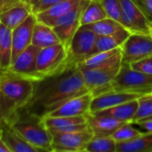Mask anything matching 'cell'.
Instances as JSON below:
<instances>
[{
  "label": "cell",
  "instance_id": "1",
  "mask_svg": "<svg viewBox=\"0 0 152 152\" xmlns=\"http://www.w3.org/2000/svg\"><path fill=\"white\" fill-rule=\"evenodd\" d=\"M89 92L78 65L73 64L56 75L36 81L32 99L26 107L44 117L67 100Z\"/></svg>",
  "mask_w": 152,
  "mask_h": 152
},
{
  "label": "cell",
  "instance_id": "2",
  "mask_svg": "<svg viewBox=\"0 0 152 152\" xmlns=\"http://www.w3.org/2000/svg\"><path fill=\"white\" fill-rule=\"evenodd\" d=\"M2 120L6 121L29 143L41 152H52V135L43 117L33 113L27 107H22Z\"/></svg>",
  "mask_w": 152,
  "mask_h": 152
},
{
  "label": "cell",
  "instance_id": "3",
  "mask_svg": "<svg viewBox=\"0 0 152 152\" xmlns=\"http://www.w3.org/2000/svg\"><path fill=\"white\" fill-rule=\"evenodd\" d=\"M35 82L10 69L0 71V120L5 119L14 110L26 107L32 99Z\"/></svg>",
  "mask_w": 152,
  "mask_h": 152
},
{
  "label": "cell",
  "instance_id": "4",
  "mask_svg": "<svg viewBox=\"0 0 152 152\" xmlns=\"http://www.w3.org/2000/svg\"><path fill=\"white\" fill-rule=\"evenodd\" d=\"M108 91L126 92L141 96L152 94V76L133 69L129 64L122 63L120 71L110 84L90 93L95 96Z\"/></svg>",
  "mask_w": 152,
  "mask_h": 152
},
{
  "label": "cell",
  "instance_id": "5",
  "mask_svg": "<svg viewBox=\"0 0 152 152\" xmlns=\"http://www.w3.org/2000/svg\"><path fill=\"white\" fill-rule=\"evenodd\" d=\"M73 63L69 61L67 48L56 44L39 50L37 58V69L42 78L56 75L66 69Z\"/></svg>",
  "mask_w": 152,
  "mask_h": 152
},
{
  "label": "cell",
  "instance_id": "6",
  "mask_svg": "<svg viewBox=\"0 0 152 152\" xmlns=\"http://www.w3.org/2000/svg\"><path fill=\"white\" fill-rule=\"evenodd\" d=\"M89 2L90 0H83L78 6H76L71 12L47 23L54 28L58 38L60 39V42L66 48H68V45L73 35L81 27V16Z\"/></svg>",
  "mask_w": 152,
  "mask_h": 152
},
{
  "label": "cell",
  "instance_id": "7",
  "mask_svg": "<svg viewBox=\"0 0 152 152\" xmlns=\"http://www.w3.org/2000/svg\"><path fill=\"white\" fill-rule=\"evenodd\" d=\"M98 36L85 26H81L73 35L69 45V61L78 65L93 53Z\"/></svg>",
  "mask_w": 152,
  "mask_h": 152
},
{
  "label": "cell",
  "instance_id": "8",
  "mask_svg": "<svg viewBox=\"0 0 152 152\" xmlns=\"http://www.w3.org/2000/svg\"><path fill=\"white\" fill-rule=\"evenodd\" d=\"M121 24L130 34H151L152 22L132 0H121Z\"/></svg>",
  "mask_w": 152,
  "mask_h": 152
},
{
  "label": "cell",
  "instance_id": "9",
  "mask_svg": "<svg viewBox=\"0 0 152 152\" xmlns=\"http://www.w3.org/2000/svg\"><path fill=\"white\" fill-rule=\"evenodd\" d=\"M122 63L131 64L152 56L151 34H130L121 46Z\"/></svg>",
  "mask_w": 152,
  "mask_h": 152
},
{
  "label": "cell",
  "instance_id": "10",
  "mask_svg": "<svg viewBox=\"0 0 152 152\" xmlns=\"http://www.w3.org/2000/svg\"><path fill=\"white\" fill-rule=\"evenodd\" d=\"M122 66V60L98 67V68H83L79 67L85 86L90 92L103 87L110 84L117 76Z\"/></svg>",
  "mask_w": 152,
  "mask_h": 152
},
{
  "label": "cell",
  "instance_id": "11",
  "mask_svg": "<svg viewBox=\"0 0 152 152\" xmlns=\"http://www.w3.org/2000/svg\"><path fill=\"white\" fill-rule=\"evenodd\" d=\"M50 133L52 135V152H84L87 144L93 137L91 131Z\"/></svg>",
  "mask_w": 152,
  "mask_h": 152
},
{
  "label": "cell",
  "instance_id": "12",
  "mask_svg": "<svg viewBox=\"0 0 152 152\" xmlns=\"http://www.w3.org/2000/svg\"><path fill=\"white\" fill-rule=\"evenodd\" d=\"M40 48L30 45L23 50L12 62L9 69L34 82L41 79L37 69V58Z\"/></svg>",
  "mask_w": 152,
  "mask_h": 152
},
{
  "label": "cell",
  "instance_id": "13",
  "mask_svg": "<svg viewBox=\"0 0 152 152\" xmlns=\"http://www.w3.org/2000/svg\"><path fill=\"white\" fill-rule=\"evenodd\" d=\"M93 95L90 92L71 98L49 112L51 117H80L90 114V105Z\"/></svg>",
  "mask_w": 152,
  "mask_h": 152
},
{
  "label": "cell",
  "instance_id": "14",
  "mask_svg": "<svg viewBox=\"0 0 152 152\" xmlns=\"http://www.w3.org/2000/svg\"><path fill=\"white\" fill-rule=\"evenodd\" d=\"M35 13H31L19 26L12 30L13 38V61L27 47L31 45L34 26L37 22ZM13 62V61H12Z\"/></svg>",
  "mask_w": 152,
  "mask_h": 152
},
{
  "label": "cell",
  "instance_id": "15",
  "mask_svg": "<svg viewBox=\"0 0 152 152\" xmlns=\"http://www.w3.org/2000/svg\"><path fill=\"white\" fill-rule=\"evenodd\" d=\"M141 95L120 91H108L93 96L90 105V113L138 99Z\"/></svg>",
  "mask_w": 152,
  "mask_h": 152
},
{
  "label": "cell",
  "instance_id": "16",
  "mask_svg": "<svg viewBox=\"0 0 152 152\" xmlns=\"http://www.w3.org/2000/svg\"><path fill=\"white\" fill-rule=\"evenodd\" d=\"M2 139L5 142L11 152H41L38 148L29 143L6 121L1 120Z\"/></svg>",
  "mask_w": 152,
  "mask_h": 152
},
{
  "label": "cell",
  "instance_id": "17",
  "mask_svg": "<svg viewBox=\"0 0 152 152\" xmlns=\"http://www.w3.org/2000/svg\"><path fill=\"white\" fill-rule=\"evenodd\" d=\"M32 12V6L29 3L21 0L12 7L0 13V23L13 30L23 22Z\"/></svg>",
  "mask_w": 152,
  "mask_h": 152
},
{
  "label": "cell",
  "instance_id": "18",
  "mask_svg": "<svg viewBox=\"0 0 152 152\" xmlns=\"http://www.w3.org/2000/svg\"><path fill=\"white\" fill-rule=\"evenodd\" d=\"M87 120L93 135L98 136L112 135L116 130L127 123L108 116H99L91 113L87 116Z\"/></svg>",
  "mask_w": 152,
  "mask_h": 152
},
{
  "label": "cell",
  "instance_id": "19",
  "mask_svg": "<svg viewBox=\"0 0 152 152\" xmlns=\"http://www.w3.org/2000/svg\"><path fill=\"white\" fill-rule=\"evenodd\" d=\"M138 99L127 102L119 105H116L112 108L105 109L91 114L94 115H99V116H108L113 118H116L117 120L127 122V123H133L134 117L138 110Z\"/></svg>",
  "mask_w": 152,
  "mask_h": 152
},
{
  "label": "cell",
  "instance_id": "20",
  "mask_svg": "<svg viewBox=\"0 0 152 152\" xmlns=\"http://www.w3.org/2000/svg\"><path fill=\"white\" fill-rule=\"evenodd\" d=\"M59 43H61L60 39L54 28L42 21L37 20L33 29L31 45L42 49Z\"/></svg>",
  "mask_w": 152,
  "mask_h": 152
},
{
  "label": "cell",
  "instance_id": "21",
  "mask_svg": "<svg viewBox=\"0 0 152 152\" xmlns=\"http://www.w3.org/2000/svg\"><path fill=\"white\" fill-rule=\"evenodd\" d=\"M83 0H63L56 3L47 10L36 14L37 20L44 23H48L49 21L57 19L67 12H71L76 6H78Z\"/></svg>",
  "mask_w": 152,
  "mask_h": 152
},
{
  "label": "cell",
  "instance_id": "22",
  "mask_svg": "<svg viewBox=\"0 0 152 152\" xmlns=\"http://www.w3.org/2000/svg\"><path fill=\"white\" fill-rule=\"evenodd\" d=\"M13 61L12 29L0 23V71L9 69Z\"/></svg>",
  "mask_w": 152,
  "mask_h": 152
},
{
  "label": "cell",
  "instance_id": "23",
  "mask_svg": "<svg viewBox=\"0 0 152 152\" xmlns=\"http://www.w3.org/2000/svg\"><path fill=\"white\" fill-rule=\"evenodd\" d=\"M130 33L123 28L120 31L108 36H99L96 41V45L93 50V53L114 50L116 48H120L126 38L129 37Z\"/></svg>",
  "mask_w": 152,
  "mask_h": 152
},
{
  "label": "cell",
  "instance_id": "24",
  "mask_svg": "<svg viewBox=\"0 0 152 152\" xmlns=\"http://www.w3.org/2000/svg\"><path fill=\"white\" fill-rule=\"evenodd\" d=\"M122 60V52H121V47L116 48L114 50H109V51H105V52H100L94 53L90 55L89 58H87L85 61L79 63L78 66L83 67V68H98L116 61Z\"/></svg>",
  "mask_w": 152,
  "mask_h": 152
},
{
  "label": "cell",
  "instance_id": "25",
  "mask_svg": "<svg viewBox=\"0 0 152 152\" xmlns=\"http://www.w3.org/2000/svg\"><path fill=\"white\" fill-rule=\"evenodd\" d=\"M116 152H152V133H144L133 141L117 143Z\"/></svg>",
  "mask_w": 152,
  "mask_h": 152
},
{
  "label": "cell",
  "instance_id": "26",
  "mask_svg": "<svg viewBox=\"0 0 152 152\" xmlns=\"http://www.w3.org/2000/svg\"><path fill=\"white\" fill-rule=\"evenodd\" d=\"M107 17L108 14L100 0H90L89 4L84 8L82 13L80 24L81 26L89 25L99 20H101Z\"/></svg>",
  "mask_w": 152,
  "mask_h": 152
},
{
  "label": "cell",
  "instance_id": "27",
  "mask_svg": "<svg viewBox=\"0 0 152 152\" xmlns=\"http://www.w3.org/2000/svg\"><path fill=\"white\" fill-rule=\"evenodd\" d=\"M44 122L49 131H56L70 126L88 122L87 116L80 117H51L44 116Z\"/></svg>",
  "mask_w": 152,
  "mask_h": 152
},
{
  "label": "cell",
  "instance_id": "28",
  "mask_svg": "<svg viewBox=\"0 0 152 152\" xmlns=\"http://www.w3.org/2000/svg\"><path fill=\"white\" fill-rule=\"evenodd\" d=\"M84 26L90 28L91 31H93L98 37L113 35L120 31L121 29L125 28L120 22L109 17H107L101 20H99L97 22H94L89 25H84Z\"/></svg>",
  "mask_w": 152,
  "mask_h": 152
},
{
  "label": "cell",
  "instance_id": "29",
  "mask_svg": "<svg viewBox=\"0 0 152 152\" xmlns=\"http://www.w3.org/2000/svg\"><path fill=\"white\" fill-rule=\"evenodd\" d=\"M117 142L111 135L98 136L93 135L87 144L84 152H116Z\"/></svg>",
  "mask_w": 152,
  "mask_h": 152
},
{
  "label": "cell",
  "instance_id": "30",
  "mask_svg": "<svg viewBox=\"0 0 152 152\" xmlns=\"http://www.w3.org/2000/svg\"><path fill=\"white\" fill-rule=\"evenodd\" d=\"M145 132L141 130L139 127L137 128L134 124L126 123L120 126L117 130H116V132H114L111 136L117 143H121L133 141L142 135Z\"/></svg>",
  "mask_w": 152,
  "mask_h": 152
},
{
  "label": "cell",
  "instance_id": "31",
  "mask_svg": "<svg viewBox=\"0 0 152 152\" xmlns=\"http://www.w3.org/2000/svg\"><path fill=\"white\" fill-rule=\"evenodd\" d=\"M138 103V110L133 123L152 116V94H144L139 97Z\"/></svg>",
  "mask_w": 152,
  "mask_h": 152
},
{
  "label": "cell",
  "instance_id": "32",
  "mask_svg": "<svg viewBox=\"0 0 152 152\" xmlns=\"http://www.w3.org/2000/svg\"><path fill=\"white\" fill-rule=\"evenodd\" d=\"M108 17L121 23V0H100Z\"/></svg>",
  "mask_w": 152,
  "mask_h": 152
},
{
  "label": "cell",
  "instance_id": "33",
  "mask_svg": "<svg viewBox=\"0 0 152 152\" xmlns=\"http://www.w3.org/2000/svg\"><path fill=\"white\" fill-rule=\"evenodd\" d=\"M129 65L134 70L152 76V56H149L138 61H134Z\"/></svg>",
  "mask_w": 152,
  "mask_h": 152
},
{
  "label": "cell",
  "instance_id": "34",
  "mask_svg": "<svg viewBox=\"0 0 152 152\" xmlns=\"http://www.w3.org/2000/svg\"><path fill=\"white\" fill-rule=\"evenodd\" d=\"M152 22V0H132Z\"/></svg>",
  "mask_w": 152,
  "mask_h": 152
},
{
  "label": "cell",
  "instance_id": "35",
  "mask_svg": "<svg viewBox=\"0 0 152 152\" xmlns=\"http://www.w3.org/2000/svg\"><path fill=\"white\" fill-rule=\"evenodd\" d=\"M63 0H39L38 3H36L34 5H32V12L33 13L37 14L39 12H41L47 8L51 7L52 5L56 4L58 2H61Z\"/></svg>",
  "mask_w": 152,
  "mask_h": 152
},
{
  "label": "cell",
  "instance_id": "36",
  "mask_svg": "<svg viewBox=\"0 0 152 152\" xmlns=\"http://www.w3.org/2000/svg\"><path fill=\"white\" fill-rule=\"evenodd\" d=\"M145 133H152V118H147L133 123Z\"/></svg>",
  "mask_w": 152,
  "mask_h": 152
},
{
  "label": "cell",
  "instance_id": "37",
  "mask_svg": "<svg viewBox=\"0 0 152 152\" xmlns=\"http://www.w3.org/2000/svg\"><path fill=\"white\" fill-rule=\"evenodd\" d=\"M21 0H0V13L7 10L8 8L12 7Z\"/></svg>",
  "mask_w": 152,
  "mask_h": 152
},
{
  "label": "cell",
  "instance_id": "38",
  "mask_svg": "<svg viewBox=\"0 0 152 152\" xmlns=\"http://www.w3.org/2000/svg\"><path fill=\"white\" fill-rule=\"evenodd\" d=\"M0 152H11V150L2 138L0 139Z\"/></svg>",
  "mask_w": 152,
  "mask_h": 152
},
{
  "label": "cell",
  "instance_id": "39",
  "mask_svg": "<svg viewBox=\"0 0 152 152\" xmlns=\"http://www.w3.org/2000/svg\"><path fill=\"white\" fill-rule=\"evenodd\" d=\"M24 1H25V2H27V3H29V4L32 6V5H34L36 3H38L39 0H24Z\"/></svg>",
  "mask_w": 152,
  "mask_h": 152
},
{
  "label": "cell",
  "instance_id": "40",
  "mask_svg": "<svg viewBox=\"0 0 152 152\" xmlns=\"http://www.w3.org/2000/svg\"><path fill=\"white\" fill-rule=\"evenodd\" d=\"M1 110H2V103H1V99H0V116H1Z\"/></svg>",
  "mask_w": 152,
  "mask_h": 152
},
{
  "label": "cell",
  "instance_id": "41",
  "mask_svg": "<svg viewBox=\"0 0 152 152\" xmlns=\"http://www.w3.org/2000/svg\"><path fill=\"white\" fill-rule=\"evenodd\" d=\"M2 138V128H1V126H0V139Z\"/></svg>",
  "mask_w": 152,
  "mask_h": 152
},
{
  "label": "cell",
  "instance_id": "42",
  "mask_svg": "<svg viewBox=\"0 0 152 152\" xmlns=\"http://www.w3.org/2000/svg\"><path fill=\"white\" fill-rule=\"evenodd\" d=\"M151 36H152V29H151Z\"/></svg>",
  "mask_w": 152,
  "mask_h": 152
},
{
  "label": "cell",
  "instance_id": "43",
  "mask_svg": "<svg viewBox=\"0 0 152 152\" xmlns=\"http://www.w3.org/2000/svg\"><path fill=\"white\" fill-rule=\"evenodd\" d=\"M150 118H152V116H151V117H150Z\"/></svg>",
  "mask_w": 152,
  "mask_h": 152
},
{
  "label": "cell",
  "instance_id": "44",
  "mask_svg": "<svg viewBox=\"0 0 152 152\" xmlns=\"http://www.w3.org/2000/svg\"><path fill=\"white\" fill-rule=\"evenodd\" d=\"M23 1H24V0H23Z\"/></svg>",
  "mask_w": 152,
  "mask_h": 152
}]
</instances>
